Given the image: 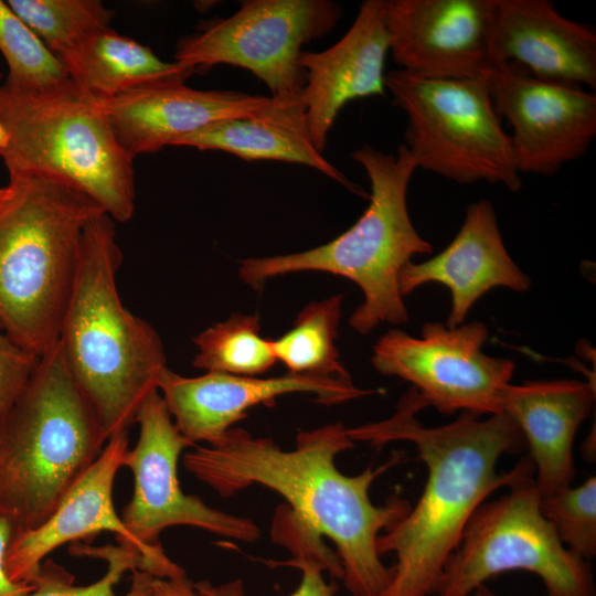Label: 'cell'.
<instances>
[{
	"mask_svg": "<svg viewBox=\"0 0 596 596\" xmlns=\"http://www.w3.org/2000/svg\"><path fill=\"white\" fill-rule=\"evenodd\" d=\"M353 447L342 422L300 430L290 450L272 438L232 427L217 443L196 445L185 453L183 466L224 498L252 485L277 492L290 505L286 511L295 523L316 538L333 542L347 589L353 596H380L392 571L381 561L377 539L412 507L397 496L375 505L370 488L400 464L403 455L396 451L383 465L348 476L338 469L336 458Z\"/></svg>",
	"mask_w": 596,
	"mask_h": 596,
	"instance_id": "cell-1",
	"label": "cell"
},
{
	"mask_svg": "<svg viewBox=\"0 0 596 596\" xmlns=\"http://www.w3.org/2000/svg\"><path fill=\"white\" fill-rule=\"evenodd\" d=\"M416 390L404 393L389 418L348 428L353 441L382 447L412 443L426 465L427 479L414 508L377 539L380 555L393 553L389 585L380 596H432L477 509L494 491L534 471L530 458L507 472L502 455L519 450L523 436L505 413L482 419L460 413L454 422L427 427L416 417L425 408Z\"/></svg>",
	"mask_w": 596,
	"mask_h": 596,
	"instance_id": "cell-2",
	"label": "cell"
},
{
	"mask_svg": "<svg viewBox=\"0 0 596 596\" xmlns=\"http://www.w3.org/2000/svg\"><path fill=\"white\" fill-rule=\"evenodd\" d=\"M120 264L114 220L102 213L83 232L58 334L67 366L107 440L136 423L167 368L157 331L120 299Z\"/></svg>",
	"mask_w": 596,
	"mask_h": 596,
	"instance_id": "cell-3",
	"label": "cell"
},
{
	"mask_svg": "<svg viewBox=\"0 0 596 596\" xmlns=\"http://www.w3.org/2000/svg\"><path fill=\"white\" fill-rule=\"evenodd\" d=\"M0 198V327L41 356L58 341L83 232L105 213L50 177L10 173Z\"/></svg>",
	"mask_w": 596,
	"mask_h": 596,
	"instance_id": "cell-4",
	"label": "cell"
},
{
	"mask_svg": "<svg viewBox=\"0 0 596 596\" xmlns=\"http://www.w3.org/2000/svg\"><path fill=\"white\" fill-rule=\"evenodd\" d=\"M106 441L57 341L0 417V519L13 532L41 525Z\"/></svg>",
	"mask_w": 596,
	"mask_h": 596,
	"instance_id": "cell-5",
	"label": "cell"
},
{
	"mask_svg": "<svg viewBox=\"0 0 596 596\" xmlns=\"http://www.w3.org/2000/svg\"><path fill=\"white\" fill-rule=\"evenodd\" d=\"M351 158L364 168L371 184L370 204L359 220L312 249L242 260L240 277L255 290L267 279L289 273L315 270L345 277L364 296L349 323L366 334L381 323L407 322L398 276L413 256L430 253L433 246L416 231L407 209L408 185L418 169L408 148L402 143L393 155L364 145Z\"/></svg>",
	"mask_w": 596,
	"mask_h": 596,
	"instance_id": "cell-6",
	"label": "cell"
},
{
	"mask_svg": "<svg viewBox=\"0 0 596 596\" xmlns=\"http://www.w3.org/2000/svg\"><path fill=\"white\" fill-rule=\"evenodd\" d=\"M0 156L10 173L50 177L94 200L114 221L135 211L134 158L116 138L100 99L72 79L42 92L0 84Z\"/></svg>",
	"mask_w": 596,
	"mask_h": 596,
	"instance_id": "cell-7",
	"label": "cell"
},
{
	"mask_svg": "<svg viewBox=\"0 0 596 596\" xmlns=\"http://www.w3.org/2000/svg\"><path fill=\"white\" fill-rule=\"evenodd\" d=\"M384 86L407 117L404 145L418 169L462 184L521 189L510 136L483 77L428 79L394 70Z\"/></svg>",
	"mask_w": 596,
	"mask_h": 596,
	"instance_id": "cell-8",
	"label": "cell"
},
{
	"mask_svg": "<svg viewBox=\"0 0 596 596\" xmlns=\"http://www.w3.org/2000/svg\"><path fill=\"white\" fill-rule=\"evenodd\" d=\"M534 471L504 496L483 502L438 579L437 596H470L508 571L538 575L549 596H596L592 567L568 551L542 514Z\"/></svg>",
	"mask_w": 596,
	"mask_h": 596,
	"instance_id": "cell-9",
	"label": "cell"
},
{
	"mask_svg": "<svg viewBox=\"0 0 596 596\" xmlns=\"http://www.w3.org/2000/svg\"><path fill=\"white\" fill-rule=\"evenodd\" d=\"M341 8L329 0H249L226 19L211 21L180 40L175 62L193 67L228 64L262 79L272 97L304 93L299 65L305 44L330 32Z\"/></svg>",
	"mask_w": 596,
	"mask_h": 596,
	"instance_id": "cell-10",
	"label": "cell"
},
{
	"mask_svg": "<svg viewBox=\"0 0 596 596\" xmlns=\"http://www.w3.org/2000/svg\"><path fill=\"white\" fill-rule=\"evenodd\" d=\"M488 336L480 321L455 328L427 322L419 338L391 329L373 345L371 363L381 374L409 382L426 407L490 416L501 413L515 364L482 352Z\"/></svg>",
	"mask_w": 596,
	"mask_h": 596,
	"instance_id": "cell-11",
	"label": "cell"
},
{
	"mask_svg": "<svg viewBox=\"0 0 596 596\" xmlns=\"http://www.w3.org/2000/svg\"><path fill=\"white\" fill-rule=\"evenodd\" d=\"M136 423L138 441L124 462L132 472L134 492L121 520L141 545L164 551L159 535L173 525L194 526L242 542L258 539L259 529L253 520L214 509L182 491L178 461L184 449L196 445L179 432L159 391L143 402Z\"/></svg>",
	"mask_w": 596,
	"mask_h": 596,
	"instance_id": "cell-12",
	"label": "cell"
},
{
	"mask_svg": "<svg viewBox=\"0 0 596 596\" xmlns=\"http://www.w3.org/2000/svg\"><path fill=\"white\" fill-rule=\"evenodd\" d=\"M483 79L510 136L519 173L553 175L588 151L596 136V95L533 76L514 63L492 65Z\"/></svg>",
	"mask_w": 596,
	"mask_h": 596,
	"instance_id": "cell-13",
	"label": "cell"
},
{
	"mask_svg": "<svg viewBox=\"0 0 596 596\" xmlns=\"http://www.w3.org/2000/svg\"><path fill=\"white\" fill-rule=\"evenodd\" d=\"M128 450V432L113 435L97 459L41 525L12 533L4 560L11 581L32 584L52 551L100 532L115 533L119 544L139 552L143 560V572L158 577L185 575L184 570L172 562L164 551H152L141 545L117 514L113 487Z\"/></svg>",
	"mask_w": 596,
	"mask_h": 596,
	"instance_id": "cell-14",
	"label": "cell"
},
{
	"mask_svg": "<svg viewBox=\"0 0 596 596\" xmlns=\"http://www.w3.org/2000/svg\"><path fill=\"white\" fill-rule=\"evenodd\" d=\"M389 52L408 74L480 78L492 66L494 0H383Z\"/></svg>",
	"mask_w": 596,
	"mask_h": 596,
	"instance_id": "cell-15",
	"label": "cell"
},
{
	"mask_svg": "<svg viewBox=\"0 0 596 596\" xmlns=\"http://www.w3.org/2000/svg\"><path fill=\"white\" fill-rule=\"evenodd\" d=\"M162 396L179 432L196 445L217 443L233 425L257 405L273 406L290 393H309L316 402L336 405L377 393L358 387L352 379L287 372L274 377L206 372L195 377L166 368L158 379Z\"/></svg>",
	"mask_w": 596,
	"mask_h": 596,
	"instance_id": "cell-16",
	"label": "cell"
},
{
	"mask_svg": "<svg viewBox=\"0 0 596 596\" xmlns=\"http://www.w3.org/2000/svg\"><path fill=\"white\" fill-rule=\"evenodd\" d=\"M270 100L243 92L200 91L182 81H171L136 88L102 103L116 138L135 158L173 146L178 139L210 124L254 115Z\"/></svg>",
	"mask_w": 596,
	"mask_h": 596,
	"instance_id": "cell-17",
	"label": "cell"
},
{
	"mask_svg": "<svg viewBox=\"0 0 596 596\" xmlns=\"http://www.w3.org/2000/svg\"><path fill=\"white\" fill-rule=\"evenodd\" d=\"M383 0H366L348 32L321 52L301 51L299 65L306 73L304 98L310 138L318 151L341 108L350 100L384 95V63L389 34Z\"/></svg>",
	"mask_w": 596,
	"mask_h": 596,
	"instance_id": "cell-18",
	"label": "cell"
},
{
	"mask_svg": "<svg viewBox=\"0 0 596 596\" xmlns=\"http://www.w3.org/2000/svg\"><path fill=\"white\" fill-rule=\"evenodd\" d=\"M428 283L441 284L450 291L448 328L462 324L473 304L492 288H531L530 277L504 246L494 207L488 200L467 206L458 233L445 249L423 263L409 262L398 276L403 297Z\"/></svg>",
	"mask_w": 596,
	"mask_h": 596,
	"instance_id": "cell-19",
	"label": "cell"
},
{
	"mask_svg": "<svg viewBox=\"0 0 596 596\" xmlns=\"http://www.w3.org/2000/svg\"><path fill=\"white\" fill-rule=\"evenodd\" d=\"M492 65L514 63L533 76L596 89V34L549 0H494Z\"/></svg>",
	"mask_w": 596,
	"mask_h": 596,
	"instance_id": "cell-20",
	"label": "cell"
},
{
	"mask_svg": "<svg viewBox=\"0 0 596 596\" xmlns=\"http://www.w3.org/2000/svg\"><path fill=\"white\" fill-rule=\"evenodd\" d=\"M595 403V381L551 380L508 384L501 413L508 414L529 445L541 496L571 486L574 439Z\"/></svg>",
	"mask_w": 596,
	"mask_h": 596,
	"instance_id": "cell-21",
	"label": "cell"
},
{
	"mask_svg": "<svg viewBox=\"0 0 596 596\" xmlns=\"http://www.w3.org/2000/svg\"><path fill=\"white\" fill-rule=\"evenodd\" d=\"M263 110L210 124L178 139L173 146L221 150L244 160H278L305 164L369 196L317 150L309 135L304 93L272 97Z\"/></svg>",
	"mask_w": 596,
	"mask_h": 596,
	"instance_id": "cell-22",
	"label": "cell"
},
{
	"mask_svg": "<svg viewBox=\"0 0 596 596\" xmlns=\"http://www.w3.org/2000/svg\"><path fill=\"white\" fill-rule=\"evenodd\" d=\"M71 79L98 99L162 82H185L195 71L160 60L149 46L111 28L97 31L57 56Z\"/></svg>",
	"mask_w": 596,
	"mask_h": 596,
	"instance_id": "cell-23",
	"label": "cell"
},
{
	"mask_svg": "<svg viewBox=\"0 0 596 596\" xmlns=\"http://www.w3.org/2000/svg\"><path fill=\"white\" fill-rule=\"evenodd\" d=\"M341 305V295L307 305L292 327L280 338L272 340L276 360L288 372L351 379L336 347Z\"/></svg>",
	"mask_w": 596,
	"mask_h": 596,
	"instance_id": "cell-24",
	"label": "cell"
},
{
	"mask_svg": "<svg viewBox=\"0 0 596 596\" xmlns=\"http://www.w3.org/2000/svg\"><path fill=\"white\" fill-rule=\"evenodd\" d=\"M198 348L192 364L206 372L257 376L277 362L272 340L260 336L256 315L234 313L193 338Z\"/></svg>",
	"mask_w": 596,
	"mask_h": 596,
	"instance_id": "cell-25",
	"label": "cell"
},
{
	"mask_svg": "<svg viewBox=\"0 0 596 596\" xmlns=\"http://www.w3.org/2000/svg\"><path fill=\"white\" fill-rule=\"evenodd\" d=\"M72 553L104 560L106 573L88 585H76L75 576L45 558L28 596H143V560L139 552L118 545H74Z\"/></svg>",
	"mask_w": 596,
	"mask_h": 596,
	"instance_id": "cell-26",
	"label": "cell"
},
{
	"mask_svg": "<svg viewBox=\"0 0 596 596\" xmlns=\"http://www.w3.org/2000/svg\"><path fill=\"white\" fill-rule=\"evenodd\" d=\"M11 10L57 57L110 28L114 13L97 0H9Z\"/></svg>",
	"mask_w": 596,
	"mask_h": 596,
	"instance_id": "cell-27",
	"label": "cell"
},
{
	"mask_svg": "<svg viewBox=\"0 0 596 596\" xmlns=\"http://www.w3.org/2000/svg\"><path fill=\"white\" fill-rule=\"evenodd\" d=\"M0 51L9 75L6 83L25 92H42L71 79L44 42L0 0Z\"/></svg>",
	"mask_w": 596,
	"mask_h": 596,
	"instance_id": "cell-28",
	"label": "cell"
},
{
	"mask_svg": "<svg viewBox=\"0 0 596 596\" xmlns=\"http://www.w3.org/2000/svg\"><path fill=\"white\" fill-rule=\"evenodd\" d=\"M542 514L557 536L576 556L589 561L596 555V477L541 496Z\"/></svg>",
	"mask_w": 596,
	"mask_h": 596,
	"instance_id": "cell-29",
	"label": "cell"
},
{
	"mask_svg": "<svg viewBox=\"0 0 596 596\" xmlns=\"http://www.w3.org/2000/svg\"><path fill=\"white\" fill-rule=\"evenodd\" d=\"M292 555L294 557L286 562H269L274 565H287L301 570L300 584L289 596H334L337 588L324 581L322 572H327V565L318 555L301 551ZM193 586L203 596H244L241 581H232L219 586L203 581L193 583Z\"/></svg>",
	"mask_w": 596,
	"mask_h": 596,
	"instance_id": "cell-30",
	"label": "cell"
},
{
	"mask_svg": "<svg viewBox=\"0 0 596 596\" xmlns=\"http://www.w3.org/2000/svg\"><path fill=\"white\" fill-rule=\"evenodd\" d=\"M39 356L14 343L0 327V417L29 381Z\"/></svg>",
	"mask_w": 596,
	"mask_h": 596,
	"instance_id": "cell-31",
	"label": "cell"
},
{
	"mask_svg": "<svg viewBox=\"0 0 596 596\" xmlns=\"http://www.w3.org/2000/svg\"><path fill=\"white\" fill-rule=\"evenodd\" d=\"M143 596H203L199 594L193 583L187 576L158 577L145 572Z\"/></svg>",
	"mask_w": 596,
	"mask_h": 596,
	"instance_id": "cell-32",
	"label": "cell"
},
{
	"mask_svg": "<svg viewBox=\"0 0 596 596\" xmlns=\"http://www.w3.org/2000/svg\"><path fill=\"white\" fill-rule=\"evenodd\" d=\"M12 533L11 524L0 519V596H28L33 585L11 581L6 571V552Z\"/></svg>",
	"mask_w": 596,
	"mask_h": 596,
	"instance_id": "cell-33",
	"label": "cell"
},
{
	"mask_svg": "<svg viewBox=\"0 0 596 596\" xmlns=\"http://www.w3.org/2000/svg\"><path fill=\"white\" fill-rule=\"evenodd\" d=\"M8 142H9L8 132L6 131L4 127L0 123V156L2 155V152L8 147Z\"/></svg>",
	"mask_w": 596,
	"mask_h": 596,
	"instance_id": "cell-34",
	"label": "cell"
},
{
	"mask_svg": "<svg viewBox=\"0 0 596 596\" xmlns=\"http://www.w3.org/2000/svg\"><path fill=\"white\" fill-rule=\"evenodd\" d=\"M471 596H496L486 585H480L471 594Z\"/></svg>",
	"mask_w": 596,
	"mask_h": 596,
	"instance_id": "cell-35",
	"label": "cell"
},
{
	"mask_svg": "<svg viewBox=\"0 0 596 596\" xmlns=\"http://www.w3.org/2000/svg\"><path fill=\"white\" fill-rule=\"evenodd\" d=\"M6 188H0V198L3 195Z\"/></svg>",
	"mask_w": 596,
	"mask_h": 596,
	"instance_id": "cell-36",
	"label": "cell"
},
{
	"mask_svg": "<svg viewBox=\"0 0 596 596\" xmlns=\"http://www.w3.org/2000/svg\"><path fill=\"white\" fill-rule=\"evenodd\" d=\"M0 79H1V72H0Z\"/></svg>",
	"mask_w": 596,
	"mask_h": 596,
	"instance_id": "cell-37",
	"label": "cell"
}]
</instances>
